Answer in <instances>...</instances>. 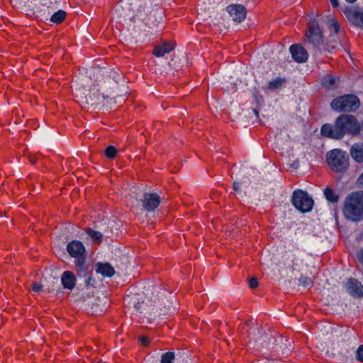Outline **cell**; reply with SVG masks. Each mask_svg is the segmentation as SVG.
<instances>
[{
    "label": "cell",
    "mask_w": 363,
    "mask_h": 363,
    "mask_svg": "<svg viewBox=\"0 0 363 363\" xmlns=\"http://www.w3.org/2000/svg\"><path fill=\"white\" fill-rule=\"evenodd\" d=\"M289 52L291 59L298 65L312 62L313 60L306 48L301 44H291L288 45Z\"/></svg>",
    "instance_id": "obj_27"
},
{
    "label": "cell",
    "mask_w": 363,
    "mask_h": 363,
    "mask_svg": "<svg viewBox=\"0 0 363 363\" xmlns=\"http://www.w3.org/2000/svg\"><path fill=\"white\" fill-rule=\"evenodd\" d=\"M76 281L72 271L52 264L44 267L40 279L42 289L51 296H62L72 291Z\"/></svg>",
    "instance_id": "obj_20"
},
{
    "label": "cell",
    "mask_w": 363,
    "mask_h": 363,
    "mask_svg": "<svg viewBox=\"0 0 363 363\" xmlns=\"http://www.w3.org/2000/svg\"><path fill=\"white\" fill-rule=\"evenodd\" d=\"M301 128L302 125L274 129L270 137L271 145L282 154L286 170L298 177L306 175L311 163L317 162L312 147L301 135Z\"/></svg>",
    "instance_id": "obj_14"
},
{
    "label": "cell",
    "mask_w": 363,
    "mask_h": 363,
    "mask_svg": "<svg viewBox=\"0 0 363 363\" xmlns=\"http://www.w3.org/2000/svg\"><path fill=\"white\" fill-rule=\"evenodd\" d=\"M252 1H201L199 20L211 24L221 33H233L255 25V18L249 12Z\"/></svg>",
    "instance_id": "obj_12"
},
{
    "label": "cell",
    "mask_w": 363,
    "mask_h": 363,
    "mask_svg": "<svg viewBox=\"0 0 363 363\" xmlns=\"http://www.w3.org/2000/svg\"><path fill=\"white\" fill-rule=\"evenodd\" d=\"M330 106L337 112H353L359 108L360 101L356 95L346 94L335 98Z\"/></svg>",
    "instance_id": "obj_25"
},
{
    "label": "cell",
    "mask_w": 363,
    "mask_h": 363,
    "mask_svg": "<svg viewBox=\"0 0 363 363\" xmlns=\"http://www.w3.org/2000/svg\"><path fill=\"white\" fill-rule=\"evenodd\" d=\"M320 133L321 135L325 137L334 139L342 138L345 135V133L337 126L330 123H325L323 125Z\"/></svg>",
    "instance_id": "obj_28"
},
{
    "label": "cell",
    "mask_w": 363,
    "mask_h": 363,
    "mask_svg": "<svg viewBox=\"0 0 363 363\" xmlns=\"http://www.w3.org/2000/svg\"><path fill=\"white\" fill-rule=\"evenodd\" d=\"M362 143L359 141L353 144L350 150L352 159L359 163L362 162Z\"/></svg>",
    "instance_id": "obj_29"
},
{
    "label": "cell",
    "mask_w": 363,
    "mask_h": 363,
    "mask_svg": "<svg viewBox=\"0 0 363 363\" xmlns=\"http://www.w3.org/2000/svg\"><path fill=\"white\" fill-rule=\"evenodd\" d=\"M248 346L256 353L272 357H286L294 349V342L261 325L250 330Z\"/></svg>",
    "instance_id": "obj_18"
},
{
    "label": "cell",
    "mask_w": 363,
    "mask_h": 363,
    "mask_svg": "<svg viewBox=\"0 0 363 363\" xmlns=\"http://www.w3.org/2000/svg\"><path fill=\"white\" fill-rule=\"evenodd\" d=\"M127 315L140 325L155 326L176 314L179 304L175 296L152 279H143L125 293Z\"/></svg>",
    "instance_id": "obj_9"
},
{
    "label": "cell",
    "mask_w": 363,
    "mask_h": 363,
    "mask_svg": "<svg viewBox=\"0 0 363 363\" xmlns=\"http://www.w3.org/2000/svg\"><path fill=\"white\" fill-rule=\"evenodd\" d=\"M262 262L272 281L283 291L295 294L311 287L318 267L314 256L281 241L264 249Z\"/></svg>",
    "instance_id": "obj_5"
},
{
    "label": "cell",
    "mask_w": 363,
    "mask_h": 363,
    "mask_svg": "<svg viewBox=\"0 0 363 363\" xmlns=\"http://www.w3.org/2000/svg\"><path fill=\"white\" fill-rule=\"evenodd\" d=\"M91 226L104 235L114 238L123 231L122 223L118 219L107 213L96 219L95 223L91 224Z\"/></svg>",
    "instance_id": "obj_23"
},
{
    "label": "cell",
    "mask_w": 363,
    "mask_h": 363,
    "mask_svg": "<svg viewBox=\"0 0 363 363\" xmlns=\"http://www.w3.org/2000/svg\"><path fill=\"white\" fill-rule=\"evenodd\" d=\"M117 155V148L115 145H109L104 150V155L108 159H112Z\"/></svg>",
    "instance_id": "obj_30"
},
{
    "label": "cell",
    "mask_w": 363,
    "mask_h": 363,
    "mask_svg": "<svg viewBox=\"0 0 363 363\" xmlns=\"http://www.w3.org/2000/svg\"><path fill=\"white\" fill-rule=\"evenodd\" d=\"M325 157L328 165L334 172L342 173L348 169L350 157L345 150L340 148L330 150Z\"/></svg>",
    "instance_id": "obj_24"
},
{
    "label": "cell",
    "mask_w": 363,
    "mask_h": 363,
    "mask_svg": "<svg viewBox=\"0 0 363 363\" xmlns=\"http://www.w3.org/2000/svg\"><path fill=\"white\" fill-rule=\"evenodd\" d=\"M91 243L89 235L72 223L59 225L52 235L55 253L65 262L75 267L88 261Z\"/></svg>",
    "instance_id": "obj_15"
},
{
    "label": "cell",
    "mask_w": 363,
    "mask_h": 363,
    "mask_svg": "<svg viewBox=\"0 0 363 363\" xmlns=\"http://www.w3.org/2000/svg\"><path fill=\"white\" fill-rule=\"evenodd\" d=\"M70 302L77 309L94 315L103 314L109 303L106 281L93 272L77 278L70 293Z\"/></svg>",
    "instance_id": "obj_16"
},
{
    "label": "cell",
    "mask_w": 363,
    "mask_h": 363,
    "mask_svg": "<svg viewBox=\"0 0 363 363\" xmlns=\"http://www.w3.org/2000/svg\"><path fill=\"white\" fill-rule=\"evenodd\" d=\"M116 194L143 224L157 221L168 203L162 189L143 182H123L117 186Z\"/></svg>",
    "instance_id": "obj_11"
},
{
    "label": "cell",
    "mask_w": 363,
    "mask_h": 363,
    "mask_svg": "<svg viewBox=\"0 0 363 363\" xmlns=\"http://www.w3.org/2000/svg\"><path fill=\"white\" fill-rule=\"evenodd\" d=\"M335 126L345 133L357 134L361 130L359 121L356 117L349 114H342L337 117Z\"/></svg>",
    "instance_id": "obj_26"
},
{
    "label": "cell",
    "mask_w": 363,
    "mask_h": 363,
    "mask_svg": "<svg viewBox=\"0 0 363 363\" xmlns=\"http://www.w3.org/2000/svg\"><path fill=\"white\" fill-rule=\"evenodd\" d=\"M314 291L325 310L337 318L352 320L362 313V276L354 268L326 267L315 279Z\"/></svg>",
    "instance_id": "obj_4"
},
{
    "label": "cell",
    "mask_w": 363,
    "mask_h": 363,
    "mask_svg": "<svg viewBox=\"0 0 363 363\" xmlns=\"http://www.w3.org/2000/svg\"><path fill=\"white\" fill-rule=\"evenodd\" d=\"M143 363H196V359L187 350H158L147 356Z\"/></svg>",
    "instance_id": "obj_21"
},
{
    "label": "cell",
    "mask_w": 363,
    "mask_h": 363,
    "mask_svg": "<svg viewBox=\"0 0 363 363\" xmlns=\"http://www.w3.org/2000/svg\"><path fill=\"white\" fill-rule=\"evenodd\" d=\"M314 339L318 352L329 360L337 363L362 362V344L351 328L322 322L318 325Z\"/></svg>",
    "instance_id": "obj_10"
},
{
    "label": "cell",
    "mask_w": 363,
    "mask_h": 363,
    "mask_svg": "<svg viewBox=\"0 0 363 363\" xmlns=\"http://www.w3.org/2000/svg\"><path fill=\"white\" fill-rule=\"evenodd\" d=\"M255 363H284V362L275 361V360L263 359V360L256 362Z\"/></svg>",
    "instance_id": "obj_31"
},
{
    "label": "cell",
    "mask_w": 363,
    "mask_h": 363,
    "mask_svg": "<svg viewBox=\"0 0 363 363\" xmlns=\"http://www.w3.org/2000/svg\"><path fill=\"white\" fill-rule=\"evenodd\" d=\"M210 86L223 90L224 104L235 121L243 125L255 122L257 113L253 107H258L259 114L260 104L255 97L259 92L248 66L239 62L223 65L211 77Z\"/></svg>",
    "instance_id": "obj_7"
},
{
    "label": "cell",
    "mask_w": 363,
    "mask_h": 363,
    "mask_svg": "<svg viewBox=\"0 0 363 363\" xmlns=\"http://www.w3.org/2000/svg\"><path fill=\"white\" fill-rule=\"evenodd\" d=\"M11 4L21 12L52 25L62 23L66 16L60 1H13Z\"/></svg>",
    "instance_id": "obj_19"
},
{
    "label": "cell",
    "mask_w": 363,
    "mask_h": 363,
    "mask_svg": "<svg viewBox=\"0 0 363 363\" xmlns=\"http://www.w3.org/2000/svg\"><path fill=\"white\" fill-rule=\"evenodd\" d=\"M94 273L106 281L123 284L137 275L140 269L135 256L124 246L103 241L94 254Z\"/></svg>",
    "instance_id": "obj_13"
},
{
    "label": "cell",
    "mask_w": 363,
    "mask_h": 363,
    "mask_svg": "<svg viewBox=\"0 0 363 363\" xmlns=\"http://www.w3.org/2000/svg\"><path fill=\"white\" fill-rule=\"evenodd\" d=\"M113 23L117 36L125 44L138 46L160 33L165 17L159 1L125 0L113 9Z\"/></svg>",
    "instance_id": "obj_8"
},
{
    "label": "cell",
    "mask_w": 363,
    "mask_h": 363,
    "mask_svg": "<svg viewBox=\"0 0 363 363\" xmlns=\"http://www.w3.org/2000/svg\"><path fill=\"white\" fill-rule=\"evenodd\" d=\"M153 71L160 78L171 79L186 72L189 61L184 46L164 42L153 50Z\"/></svg>",
    "instance_id": "obj_17"
},
{
    "label": "cell",
    "mask_w": 363,
    "mask_h": 363,
    "mask_svg": "<svg viewBox=\"0 0 363 363\" xmlns=\"http://www.w3.org/2000/svg\"><path fill=\"white\" fill-rule=\"evenodd\" d=\"M313 67V62L296 63L286 45L267 44L255 52L250 68L261 98L259 115L266 124L274 129L303 125L314 91L304 77Z\"/></svg>",
    "instance_id": "obj_1"
},
{
    "label": "cell",
    "mask_w": 363,
    "mask_h": 363,
    "mask_svg": "<svg viewBox=\"0 0 363 363\" xmlns=\"http://www.w3.org/2000/svg\"><path fill=\"white\" fill-rule=\"evenodd\" d=\"M283 186L279 171L268 160L241 161L234 168V192L242 203L259 211L277 199Z\"/></svg>",
    "instance_id": "obj_6"
},
{
    "label": "cell",
    "mask_w": 363,
    "mask_h": 363,
    "mask_svg": "<svg viewBox=\"0 0 363 363\" xmlns=\"http://www.w3.org/2000/svg\"><path fill=\"white\" fill-rule=\"evenodd\" d=\"M341 211L347 223L360 225L362 223V191L350 192L344 199Z\"/></svg>",
    "instance_id": "obj_22"
},
{
    "label": "cell",
    "mask_w": 363,
    "mask_h": 363,
    "mask_svg": "<svg viewBox=\"0 0 363 363\" xmlns=\"http://www.w3.org/2000/svg\"><path fill=\"white\" fill-rule=\"evenodd\" d=\"M274 238L311 255L330 250L337 240L333 210L322 190L308 182L286 187L276 203Z\"/></svg>",
    "instance_id": "obj_2"
},
{
    "label": "cell",
    "mask_w": 363,
    "mask_h": 363,
    "mask_svg": "<svg viewBox=\"0 0 363 363\" xmlns=\"http://www.w3.org/2000/svg\"><path fill=\"white\" fill-rule=\"evenodd\" d=\"M74 94L86 109L109 112L121 105L130 92V86L113 65L101 62H86L74 76Z\"/></svg>",
    "instance_id": "obj_3"
}]
</instances>
